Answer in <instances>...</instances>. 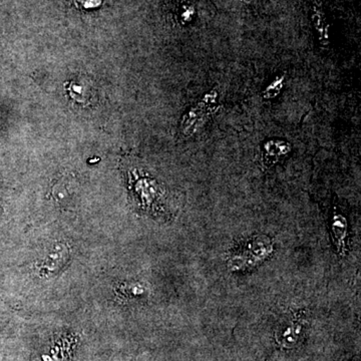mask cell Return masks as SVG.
Here are the masks:
<instances>
[{
    "mask_svg": "<svg viewBox=\"0 0 361 361\" xmlns=\"http://www.w3.org/2000/svg\"><path fill=\"white\" fill-rule=\"evenodd\" d=\"M332 238L339 255L344 256L346 253V241L348 238V222L345 216L337 212L334 209L331 220Z\"/></svg>",
    "mask_w": 361,
    "mask_h": 361,
    "instance_id": "obj_5",
    "label": "cell"
},
{
    "mask_svg": "<svg viewBox=\"0 0 361 361\" xmlns=\"http://www.w3.org/2000/svg\"><path fill=\"white\" fill-rule=\"evenodd\" d=\"M272 252L273 244L268 237L263 235L254 237L233 254L228 261V268L231 271H242L255 267L269 257Z\"/></svg>",
    "mask_w": 361,
    "mask_h": 361,
    "instance_id": "obj_2",
    "label": "cell"
},
{
    "mask_svg": "<svg viewBox=\"0 0 361 361\" xmlns=\"http://www.w3.org/2000/svg\"><path fill=\"white\" fill-rule=\"evenodd\" d=\"M68 90V92H70L71 97H73L75 102H78V103H85V96L82 85H78L75 84V82H71Z\"/></svg>",
    "mask_w": 361,
    "mask_h": 361,
    "instance_id": "obj_10",
    "label": "cell"
},
{
    "mask_svg": "<svg viewBox=\"0 0 361 361\" xmlns=\"http://www.w3.org/2000/svg\"><path fill=\"white\" fill-rule=\"evenodd\" d=\"M291 144L285 140L271 139L266 141L262 147V161L265 168L276 165L290 154Z\"/></svg>",
    "mask_w": 361,
    "mask_h": 361,
    "instance_id": "obj_3",
    "label": "cell"
},
{
    "mask_svg": "<svg viewBox=\"0 0 361 361\" xmlns=\"http://www.w3.org/2000/svg\"><path fill=\"white\" fill-rule=\"evenodd\" d=\"M71 343H73V339L71 341H63V342H56L51 346L44 355L42 356L44 361H63L68 356L70 355Z\"/></svg>",
    "mask_w": 361,
    "mask_h": 361,
    "instance_id": "obj_7",
    "label": "cell"
},
{
    "mask_svg": "<svg viewBox=\"0 0 361 361\" xmlns=\"http://www.w3.org/2000/svg\"><path fill=\"white\" fill-rule=\"evenodd\" d=\"M78 8L92 9L101 6L102 0H75Z\"/></svg>",
    "mask_w": 361,
    "mask_h": 361,
    "instance_id": "obj_11",
    "label": "cell"
},
{
    "mask_svg": "<svg viewBox=\"0 0 361 361\" xmlns=\"http://www.w3.org/2000/svg\"><path fill=\"white\" fill-rule=\"evenodd\" d=\"M314 25L316 30L318 32V40L323 49H327L329 45V28H327L326 23L324 21L322 11L318 8H315L314 16Z\"/></svg>",
    "mask_w": 361,
    "mask_h": 361,
    "instance_id": "obj_8",
    "label": "cell"
},
{
    "mask_svg": "<svg viewBox=\"0 0 361 361\" xmlns=\"http://www.w3.org/2000/svg\"><path fill=\"white\" fill-rule=\"evenodd\" d=\"M303 331V325L301 319H287L282 322L276 330V341L280 346L284 348H293L298 343Z\"/></svg>",
    "mask_w": 361,
    "mask_h": 361,
    "instance_id": "obj_4",
    "label": "cell"
},
{
    "mask_svg": "<svg viewBox=\"0 0 361 361\" xmlns=\"http://www.w3.org/2000/svg\"><path fill=\"white\" fill-rule=\"evenodd\" d=\"M219 92L212 89L199 99L198 103L187 111L183 116L180 130L184 137H193L206 125L209 118L219 109Z\"/></svg>",
    "mask_w": 361,
    "mask_h": 361,
    "instance_id": "obj_1",
    "label": "cell"
},
{
    "mask_svg": "<svg viewBox=\"0 0 361 361\" xmlns=\"http://www.w3.org/2000/svg\"><path fill=\"white\" fill-rule=\"evenodd\" d=\"M68 250L66 246L59 245L52 249L42 261L39 266V273L42 276L51 275L63 267V263L68 260Z\"/></svg>",
    "mask_w": 361,
    "mask_h": 361,
    "instance_id": "obj_6",
    "label": "cell"
},
{
    "mask_svg": "<svg viewBox=\"0 0 361 361\" xmlns=\"http://www.w3.org/2000/svg\"><path fill=\"white\" fill-rule=\"evenodd\" d=\"M285 80V75H279L273 78L272 82L262 92L263 99L271 101L279 96L280 92L284 89Z\"/></svg>",
    "mask_w": 361,
    "mask_h": 361,
    "instance_id": "obj_9",
    "label": "cell"
},
{
    "mask_svg": "<svg viewBox=\"0 0 361 361\" xmlns=\"http://www.w3.org/2000/svg\"><path fill=\"white\" fill-rule=\"evenodd\" d=\"M242 2H244V4H252V2L255 1V0H241Z\"/></svg>",
    "mask_w": 361,
    "mask_h": 361,
    "instance_id": "obj_12",
    "label": "cell"
}]
</instances>
